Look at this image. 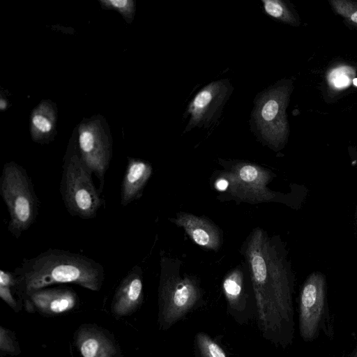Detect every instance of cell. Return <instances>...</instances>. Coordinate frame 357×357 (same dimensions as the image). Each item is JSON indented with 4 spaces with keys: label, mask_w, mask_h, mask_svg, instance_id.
Segmentation results:
<instances>
[{
    "label": "cell",
    "mask_w": 357,
    "mask_h": 357,
    "mask_svg": "<svg viewBox=\"0 0 357 357\" xmlns=\"http://www.w3.org/2000/svg\"><path fill=\"white\" fill-rule=\"evenodd\" d=\"M244 248L259 331L275 347L285 349L291 345L295 332L294 278L289 264L282 250L261 228L252 231Z\"/></svg>",
    "instance_id": "1"
},
{
    "label": "cell",
    "mask_w": 357,
    "mask_h": 357,
    "mask_svg": "<svg viewBox=\"0 0 357 357\" xmlns=\"http://www.w3.org/2000/svg\"><path fill=\"white\" fill-rule=\"evenodd\" d=\"M13 272L16 292L22 299L32 291L59 283H73L97 291L105 279L101 264L59 249H48L35 257L24 259Z\"/></svg>",
    "instance_id": "2"
},
{
    "label": "cell",
    "mask_w": 357,
    "mask_h": 357,
    "mask_svg": "<svg viewBox=\"0 0 357 357\" xmlns=\"http://www.w3.org/2000/svg\"><path fill=\"white\" fill-rule=\"evenodd\" d=\"M160 266L158 321L167 331L203 304V291L195 277L173 271L169 259L162 258Z\"/></svg>",
    "instance_id": "3"
},
{
    "label": "cell",
    "mask_w": 357,
    "mask_h": 357,
    "mask_svg": "<svg viewBox=\"0 0 357 357\" xmlns=\"http://www.w3.org/2000/svg\"><path fill=\"white\" fill-rule=\"evenodd\" d=\"M0 194L9 213L8 230L16 238L36 222L38 199L26 170L15 162L4 165L0 178Z\"/></svg>",
    "instance_id": "4"
},
{
    "label": "cell",
    "mask_w": 357,
    "mask_h": 357,
    "mask_svg": "<svg viewBox=\"0 0 357 357\" xmlns=\"http://www.w3.org/2000/svg\"><path fill=\"white\" fill-rule=\"evenodd\" d=\"M91 175L77 155H73L63 167L60 184L62 199L71 215L83 220L95 218L102 204L100 192Z\"/></svg>",
    "instance_id": "5"
},
{
    "label": "cell",
    "mask_w": 357,
    "mask_h": 357,
    "mask_svg": "<svg viewBox=\"0 0 357 357\" xmlns=\"http://www.w3.org/2000/svg\"><path fill=\"white\" fill-rule=\"evenodd\" d=\"M291 83H278L260 94L256 101L254 120L261 137L269 144L278 147L289 133L285 114Z\"/></svg>",
    "instance_id": "6"
},
{
    "label": "cell",
    "mask_w": 357,
    "mask_h": 357,
    "mask_svg": "<svg viewBox=\"0 0 357 357\" xmlns=\"http://www.w3.org/2000/svg\"><path fill=\"white\" fill-rule=\"evenodd\" d=\"M326 279L314 272L304 282L299 296L298 328L305 342L314 341L324 330L328 318Z\"/></svg>",
    "instance_id": "7"
},
{
    "label": "cell",
    "mask_w": 357,
    "mask_h": 357,
    "mask_svg": "<svg viewBox=\"0 0 357 357\" xmlns=\"http://www.w3.org/2000/svg\"><path fill=\"white\" fill-rule=\"evenodd\" d=\"M229 192L234 197L251 202H270L276 197L267 188L272 173L259 165L238 162L224 173Z\"/></svg>",
    "instance_id": "8"
},
{
    "label": "cell",
    "mask_w": 357,
    "mask_h": 357,
    "mask_svg": "<svg viewBox=\"0 0 357 357\" xmlns=\"http://www.w3.org/2000/svg\"><path fill=\"white\" fill-rule=\"evenodd\" d=\"M233 88L229 79L214 81L200 90L188 105L190 119L185 130L207 128L220 116Z\"/></svg>",
    "instance_id": "9"
},
{
    "label": "cell",
    "mask_w": 357,
    "mask_h": 357,
    "mask_svg": "<svg viewBox=\"0 0 357 357\" xmlns=\"http://www.w3.org/2000/svg\"><path fill=\"white\" fill-rule=\"evenodd\" d=\"M222 290L227 303V312L238 324L250 323L255 319V296L246 289L243 271L236 267L225 277Z\"/></svg>",
    "instance_id": "10"
},
{
    "label": "cell",
    "mask_w": 357,
    "mask_h": 357,
    "mask_svg": "<svg viewBox=\"0 0 357 357\" xmlns=\"http://www.w3.org/2000/svg\"><path fill=\"white\" fill-rule=\"evenodd\" d=\"M26 311L56 315L74 309L78 303L75 291L70 288H43L29 294L24 299Z\"/></svg>",
    "instance_id": "11"
},
{
    "label": "cell",
    "mask_w": 357,
    "mask_h": 357,
    "mask_svg": "<svg viewBox=\"0 0 357 357\" xmlns=\"http://www.w3.org/2000/svg\"><path fill=\"white\" fill-rule=\"evenodd\" d=\"M144 297L143 277L140 266H133L117 287L112 303L117 317L127 316L141 305Z\"/></svg>",
    "instance_id": "12"
},
{
    "label": "cell",
    "mask_w": 357,
    "mask_h": 357,
    "mask_svg": "<svg viewBox=\"0 0 357 357\" xmlns=\"http://www.w3.org/2000/svg\"><path fill=\"white\" fill-rule=\"evenodd\" d=\"M172 221L182 227L189 236L199 245L213 250H218L222 243L220 229L205 217L180 212Z\"/></svg>",
    "instance_id": "13"
},
{
    "label": "cell",
    "mask_w": 357,
    "mask_h": 357,
    "mask_svg": "<svg viewBox=\"0 0 357 357\" xmlns=\"http://www.w3.org/2000/svg\"><path fill=\"white\" fill-rule=\"evenodd\" d=\"M75 344L82 357H118L114 342L95 326H80L75 333Z\"/></svg>",
    "instance_id": "14"
},
{
    "label": "cell",
    "mask_w": 357,
    "mask_h": 357,
    "mask_svg": "<svg viewBox=\"0 0 357 357\" xmlns=\"http://www.w3.org/2000/svg\"><path fill=\"white\" fill-rule=\"evenodd\" d=\"M153 169L149 162L130 158L121 183V204L126 206L141 197L144 188L152 174Z\"/></svg>",
    "instance_id": "15"
},
{
    "label": "cell",
    "mask_w": 357,
    "mask_h": 357,
    "mask_svg": "<svg viewBox=\"0 0 357 357\" xmlns=\"http://www.w3.org/2000/svg\"><path fill=\"white\" fill-rule=\"evenodd\" d=\"M195 346L198 357H227L222 347L204 332L196 333Z\"/></svg>",
    "instance_id": "16"
},
{
    "label": "cell",
    "mask_w": 357,
    "mask_h": 357,
    "mask_svg": "<svg viewBox=\"0 0 357 357\" xmlns=\"http://www.w3.org/2000/svg\"><path fill=\"white\" fill-rule=\"evenodd\" d=\"M16 278L14 272L0 271V297L16 312L20 310V306L13 294L16 292Z\"/></svg>",
    "instance_id": "17"
},
{
    "label": "cell",
    "mask_w": 357,
    "mask_h": 357,
    "mask_svg": "<svg viewBox=\"0 0 357 357\" xmlns=\"http://www.w3.org/2000/svg\"><path fill=\"white\" fill-rule=\"evenodd\" d=\"M265 12L271 17L283 22L296 25L297 18L289 7L280 0H262Z\"/></svg>",
    "instance_id": "18"
},
{
    "label": "cell",
    "mask_w": 357,
    "mask_h": 357,
    "mask_svg": "<svg viewBox=\"0 0 357 357\" xmlns=\"http://www.w3.org/2000/svg\"><path fill=\"white\" fill-rule=\"evenodd\" d=\"M354 72L348 66L334 68L328 74V80L333 87L340 89L349 86L352 82Z\"/></svg>",
    "instance_id": "19"
},
{
    "label": "cell",
    "mask_w": 357,
    "mask_h": 357,
    "mask_svg": "<svg viewBox=\"0 0 357 357\" xmlns=\"http://www.w3.org/2000/svg\"><path fill=\"white\" fill-rule=\"evenodd\" d=\"M0 351L5 354L17 355L20 353L19 345L12 331L0 327Z\"/></svg>",
    "instance_id": "20"
},
{
    "label": "cell",
    "mask_w": 357,
    "mask_h": 357,
    "mask_svg": "<svg viewBox=\"0 0 357 357\" xmlns=\"http://www.w3.org/2000/svg\"><path fill=\"white\" fill-rule=\"evenodd\" d=\"M32 122L34 127L42 133H47L52 128L51 122L40 114L35 115L32 119Z\"/></svg>",
    "instance_id": "21"
},
{
    "label": "cell",
    "mask_w": 357,
    "mask_h": 357,
    "mask_svg": "<svg viewBox=\"0 0 357 357\" xmlns=\"http://www.w3.org/2000/svg\"><path fill=\"white\" fill-rule=\"evenodd\" d=\"M108 3H109L113 7L122 10L125 9L128 6L129 1L127 0H111L109 1Z\"/></svg>",
    "instance_id": "22"
},
{
    "label": "cell",
    "mask_w": 357,
    "mask_h": 357,
    "mask_svg": "<svg viewBox=\"0 0 357 357\" xmlns=\"http://www.w3.org/2000/svg\"><path fill=\"white\" fill-rule=\"evenodd\" d=\"M348 17H349V20L354 22V24H357V10H353L352 13H351Z\"/></svg>",
    "instance_id": "23"
},
{
    "label": "cell",
    "mask_w": 357,
    "mask_h": 357,
    "mask_svg": "<svg viewBox=\"0 0 357 357\" xmlns=\"http://www.w3.org/2000/svg\"><path fill=\"white\" fill-rule=\"evenodd\" d=\"M6 102H4L3 100H1L0 101V107L1 109H3L4 108H6Z\"/></svg>",
    "instance_id": "24"
},
{
    "label": "cell",
    "mask_w": 357,
    "mask_h": 357,
    "mask_svg": "<svg viewBox=\"0 0 357 357\" xmlns=\"http://www.w3.org/2000/svg\"><path fill=\"white\" fill-rule=\"evenodd\" d=\"M351 357H357V348L354 351V353H353V354H352V356Z\"/></svg>",
    "instance_id": "25"
}]
</instances>
